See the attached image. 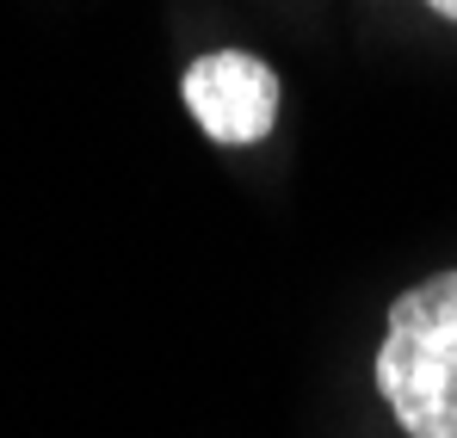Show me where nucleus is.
I'll use <instances>...</instances> for the list:
<instances>
[{
	"mask_svg": "<svg viewBox=\"0 0 457 438\" xmlns=\"http://www.w3.org/2000/svg\"><path fill=\"white\" fill-rule=\"evenodd\" d=\"M371 376L408 438H457V266L389 302Z\"/></svg>",
	"mask_w": 457,
	"mask_h": 438,
	"instance_id": "f257e3e1",
	"label": "nucleus"
},
{
	"mask_svg": "<svg viewBox=\"0 0 457 438\" xmlns=\"http://www.w3.org/2000/svg\"><path fill=\"white\" fill-rule=\"evenodd\" d=\"M179 93H186V112L192 124L223 148H253L272 136L278 124V69L253 50H211L198 56L192 69L179 74Z\"/></svg>",
	"mask_w": 457,
	"mask_h": 438,
	"instance_id": "f03ea898",
	"label": "nucleus"
},
{
	"mask_svg": "<svg viewBox=\"0 0 457 438\" xmlns=\"http://www.w3.org/2000/svg\"><path fill=\"white\" fill-rule=\"evenodd\" d=\"M427 6H433L439 19H452V25H457V0H427Z\"/></svg>",
	"mask_w": 457,
	"mask_h": 438,
	"instance_id": "7ed1b4c3",
	"label": "nucleus"
}]
</instances>
